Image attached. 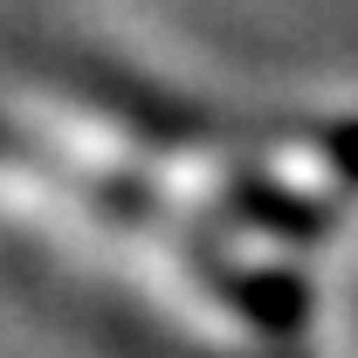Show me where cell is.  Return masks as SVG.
I'll list each match as a JSON object with an SVG mask.
<instances>
[{"mask_svg": "<svg viewBox=\"0 0 358 358\" xmlns=\"http://www.w3.org/2000/svg\"><path fill=\"white\" fill-rule=\"evenodd\" d=\"M193 262L221 289V303H234L248 324H262L275 338H289V331L310 324V282L303 275H289V268H241L227 255H214V248H193Z\"/></svg>", "mask_w": 358, "mask_h": 358, "instance_id": "obj_1", "label": "cell"}, {"mask_svg": "<svg viewBox=\"0 0 358 358\" xmlns=\"http://www.w3.org/2000/svg\"><path fill=\"white\" fill-rule=\"evenodd\" d=\"M83 90L96 96V110H110L117 124H131L138 138H152V145H166V152L214 138V117H200L193 103H173V96L131 83V76H117V69H83Z\"/></svg>", "mask_w": 358, "mask_h": 358, "instance_id": "obj_2", "label": "cell"}, {"mask_svg": "<svg viewBox=\"0 0 358 358\" xmlns=\"http://www.w3.org/2000/svg\"><path fill=\"white\" fill-rule=\"evenodd\" d=\"M310 145L324 152V166L338 173V186H352L358 193V117H338V124H317Z\"/></svg>", "mask_w": 358, "mask_h": 358, "instance_id": "obj_4", "label": "cell"}, {"mask_svg": "<svg viewBox=\"0 0 358 358\" xmlns=\"http://www.w3.org/2000/svg\"><path fill=\"white\" fill-rule=\"evenodd\" d=\"M221 207L241 227H262L275 241H324V234H331V207H324V200L289 193L282 179H268V173H234L221 186Z\"/></svg>", "mask_w": 358, "mask_h": 358, "instance_id": "obj_3", "label": "cell"}]
</instances>
